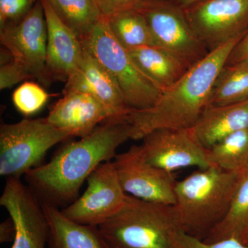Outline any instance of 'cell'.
<instances>
[{
	"mask_svg": "<svg viewBox=\"0 0 248 248\" xmlns=\"http://www.w3.org/2000/svg\"><path fill=\"white\" fill-rule=\"evenodd\" d=\"M131 132L128 116L107 121L88 136L65 145L46 164L29 171V187L42 203L58 208L73 203L90 174L114 159L117 148L131 140Z\"/></svg>",
	"mask_w": 248,
	"mask_h": 248,
	"instance_id": "6da1fadb",
	"label": "cell"
},
{
	"mask_svg": "<svg viewBox=\"0 0 248 248\" xmlns=\"http://www.w3.org/2000/svg\"><path fill=\"white\" fill-rule=\"evenodd\" d=\"M244 37L210 51L175 84L162 91L153 107L130 111L128 120L131 125V140H142L159 129L192 128L209 105L217 76Z\"/></svg>",
	"mask_w": 248,
	"mask_h": 248,
	"instance_id": "7a4b0ae2",
	"label": "cell"
},
{
	"mask_svg": "<svg viewBox=\"0 0 248 248\" xmlns=\"http://www.w3.org/2000/svg\"><path fill=\"white\" fill-rule=\"evenodd\" d=\"M243 178L212 166L177 182L173 207L180 229L205 239L226 216Z\"/></svg>",
	"mask_w": 248,
	"mask_h": 248,
	"instance_id": "3957f363",
	"label": "cell"
},
{
	"mask_svg": "<svg viewBox=\"0 0 248 248\" xmlns=\"http://www.w3.org/2000/svg\"><path fill=\"white\" fill-rule=\"evenodd\" d=\"M98 227L110 248H173L180 229L173 205L128 195L123 208Z\"/></svg>",
	"mask_w": 248,
	"mask_h": 248,
	"instance_id": "277c9868",
	"label": "cell"
},
{
	"mask_svg": "<svg viewBox=\"0 0 248 248\" xmlns=\"http://www.w3.org/2000/svg\"><path fill=\"white\" fill-rule=\"evenodd\" d=\"M84 47L113 76L131 110H145L157 102L161 91L138 68L128 50L116 39L103 17L82 42Z\"/></svg>",
	"mask_w": 248,
	"mask_h": 248,
	"instance_id": "5b68a950",
	"label": "cell"
},
{
	"mask_svg": "<svg viewBox=\"0 0 248 248\" xmlns=\"http://www.w3.org/2000/svg\"><path fill=\"white\" fill-rule=\"evenodd\" d=\"M69 135L46 118L4 124L0 128V175L20 178L40 166L47 152Z\"/></svg>",
	"mask_w": 248,
	"mask_h": 248,
	"instance_id": "8992f818",
	"label": "cell"
},
{
	"mask_svg": "<svg viewBox=\"0 0 248 248\" xmlns=\"http://www.w3.org/2000/svg\"><path fill=\"white\" fill-rule=\"evenodd\" d=\"M140 11L146 18L155 45L175 55L189 68L210 53L192 30L184 9L170 0H150Z\"/></svg>",
	"mask_w": 248,
	"mask_h": 248,
	"instance_id": "52a82bcc",
	"label": "cell"
},
{
	"mask_svg": "<svg viewBox=\"0 0 248 248\" xmlns=\"http://www.w3.org/2000/svg\"><path fill=\"white\" fill-rule=\"evenodd\" d=\"M184 11L209 52L248 32V0H200Z\"/></svg>",
	"mask_w": 248,
	"mask_h": 248,
	"instance_id": "ba28073f",
	"label": "cell"
},
{
	"mask_svg": "<svg viewBox=\"0 0 248 248\" xmlns=\"http://www.w3.org/2000/svg\"><path fill=\"white\" fill-rule=\"evenodd\" d=\"M86 181L84 194L61 211L77 223L99 226L123 208L128 195L121 185L113 161L99 165Z\"/></svg>",
	"mask_w": 248,
	"mask_h": 248,
	"instance_id": "9c48e42d",
	"label": "cell"
},
{
	"mask_svg": "<svg viewBox=\"0 0 248 248\" xmlns=\"http://www.w3.org/2000/svg\"><path fill=\"white\" fill-rule=\"evenodd\" d=\"M0 42L32 78L47 85V27L42 0L22 19L0 28Z\"/></svg>",
	"mask_w": 248,
	"mask_h": 248,
	"instance_id": "30bf717a",
	"label": "cell"
},
{
	"mask_svg": "<svg viewBox=\"0 0 248 248\" xmlns=\"http://www.w3.org/2000/svg\"><path fill=\"white\" fill-rule=\"evenodd\" d=\"M113 163L127 195L151 203L174 205L177 182L172 173L148 162L141 145L116 155Z\"/></svg>",
	"mask_w": 248,
	"mask_h": 248,
	"instance_id": "8fae6325",
	"label": "cell"
},
{
	"mask_svg": "<svg viewBox=\"0 0 248 248\" xmlns=\"http://www.w3.org/2000/svg\"><path fill=\"white\" fill-rule=\"evenodd\" d=\"M0 205L16 224V237L11 248L48 247L49 223L43 205L20 178H6Z\"/></svg>",
	"mask_w": 248,
	"mask_h": 248,
	"instance_id": "7c38bea8",
	"label": "cell"
},
{
	"mask_svg": "<svg viewBox=\"0 0 248 248\" xmlns=\"http://www.w3.org/2000/svg\"><path fill=\"white\" fill-rule=\"evenodd\" d=\"M142 140L147 161L167 172L211 166L208 149L201 144L190 128L159 129L148 133Z\"/></svg>",
	"mask_w": 248,
	"mask_h": 248,
	"instance_id": "4fadbf2b",
	"label": "cell"
},
{
	"mask_svg": "<svg viewBox=\"0 0 248 248\" xmlns=\"http://www.w3.org/2000/svg\"><path fill=\"white\" fill-rule=\"evenodd\" d=\"M91 94L110 111L115 119L127 117L129 108L120 85L92 54L84 48L79 66L66 81L64 91Z\"/></svg>",
	"mask_w": 248,
	"mask_h": 248,
	"instance_id": "5bb4252c",
	"label": "cell"
},
{
	"mask_svg": "<svg viewBox=\"0 0 248 248\" xmlns=\"http://www.w3.org/2000/svg\"><path fill=\"white\" fill-rule=\"evenodd\" d=\"M114 118L107 108L91 94L80 91H63L46 120L71 137L80 138L92 133L98 125ZM119 119V118H118Z\"/></svg>",
	"mask_w": 248,
	"mask_h": 248,
	"instance_id": "9a60e30c",
	"label": "cell"
},
{
	"mask_svg": "<svg viewBox=\"0 0 248 248\" xmlns=\"http://www.w3.org/2000/svg\"><path fill=\"white\" fill-rule=\"evenodd\" d=\"M46 22V69L49 81L66 82L82 58V42L58 17L47 0H42Z\"/></svg>",
	"mask_w": 248,
	"mask_h": 248,
	"instance_id": "2e32d148",
	"label": "cell"
},
{
	"mask_svg": "<svg viewBox=\"0 0 248 248\" xmlns=\"http://www.w3.org/2000/svg\"><path fill=\"white\" fill-rule=\"evenodd\" d=\"M248 128V100L228 105H208L191 128L206 149L227 137Z\"/></svg>",
	"mask_w": 248,
	"mask_h": 248,
	"instance_id": "e0dca14e",
	"label": "cell"
},
{
	"mask_svg": "<svg viewBox=\"0 0 248 248\" xmlns=\"http://www.w3.org/2000/svg\"><path fill=\"white\" fill-rule=\"evenodd\" d=\"M48 218V248H110L99 227L67 218L58 207L42 203Z\"/></svg>",
	"mask_w": 248,
	"mask_h": 248,
	"instance_id": "ac0fdd59",
	"label": "cell"
},
{
	"mask_svg": "<svg viewBox=\"0 0 248 248\" xmlns=\"http://www.w3.org/2000/svg\"><path fill=\"white\" fill-rule=\"evenodd\" d=\"M128 52L135 64L161 91L171 87L190 69L181 59L157 46H144Z\"/></svg>",
	"mask_w": 248,
	"mask_h": 248,
	"instance_id": "d6986e66",
	"label": "cell"
},
{
	"mask_svg": "<svg viewBox=\"0 0 248 248\" xmlns=\"http://www.w3.org/2000/svg\"><path fill=\"white\" fill-rule=\"evenodd\" d=\"M248 237V174L241 179L226 216L203 239L210 243L235 239L246 244Z\"/></svg>",
	"mask_w": 248,
	"mask_h": 248,
	"instance_id": "ffe728a7",
	"label": "cell"
},
{
	"mask_svg": "<svg viewBox=\"0 0 248 248\" xmlns=\"http://www.w3.org/2000/svg\"><path fill=\"white\" fill-rule=\"evenodd\" d=\"M54 12L79 39L86 40L104 16L95 0H47Z\"/></svg>",
	"mask_w": 248,
	"mask_h": 248,
	"instance_id": "44dd1931",
	"label": "cell"
},
{
	"mask_svg": "<svg viewBox=\"0 0 248 248\" xmlns=\"http://www.w3.org/2000/svg\"><path fill=\"white\" fill-rule=\"evenodd\" d=\"M248 100V60L226 64L217 76L209 105H228Z\"/></svg>",
	"mask_w": 248,
	"mask_h": 248,
	"instance_id": "7402d4cb",
	"label": "cell"
},
{
	"mask_svg": "<svg viewBox=\"0 0 248 248\" xmlns=\"http://www.w3.org/2000/svg\"><path fill=\"white\" fill-rule=\"evenodd\" d=\"M208 151L211 166L241 177L248 174V128L232 134Z\"/></svg>",
	"mask_w": 248,
	"mask_h": 248,
	"instance_id": "603a6c76",
	"label": "cell"
},
{
	"mask_svg": "<svg viewBox=\"0 0 248 248\" xmlns=\"http://www.w3.org/2000/svg\"><path fill=\"white\" fill-rule=\"evenodd\" d=\"M108 19L116 39L127 50L156 46L146 18L140 11H123Z\"/></svg>",
	"mask_w": 248,
	"mask_h": 248,
	"instance_id": "cb8c5ba5",
	"label": "cell"
},
{
	"mask_svg": "<svg viewBox=\"0 0 248 248\" xmlns=\"http://www.w3.org/2000/svg\"><path fill=\"white\" fill-rule=\"evenodd\" d=\"M46 91L37 83L25 81L15 90L12 95L14 107L20 113L30 116L42 110L48 102Z\"/></svg>",
	"mask_w": 248,
	"mask_h": 248,
	"instance_id": "d4e9b609",
	"label": "cell"
},
{
	"mask_svg": "<svg viewBox=\"0 0 248 248\" xmlns=\"http://www.w3.org/2000/svg\"><path fill=\"white\" fill-rule=\"evenodd\" d=\"M173 248H248V245L235 239L205 242L203 239L178 230L173 234Z\"/></svg>",
	"mask_w": 248,
	"mask_h": 248,
	"instance_id": "484cf974",
	"label": "cell"
},
{
	"mask_svg": "<svg viewBox=\"0 0 248 248\" xmlns=\"http://www.w3.org/2000/svg\"><path fill=\"white\" fill-rule=\"evenodd\" d=\"M39 0H0V28L24 17Z\"/></svg>",
	"mask_w": 248,
	"mask_h": 248,
	"instance_id": "4316f807",
	"label": "cell"
},
{
	"mask_svg": "<svg viewBox=\"0 0 248 248\" xmlns=\"http://www.w3.org/2000/svg\"><path fill=\"white\" fill-rule=\"evenodd\" d=\"M32 75L22 63L12 60L0 68V89H10L13 86L28 79H31Z\"/></svg>",
	"mask_w": 248,
	"mask_h": 248,
	"instance_id": "83f0119b",
	"label": "cell"
},
{
	"mask_svg": "<svg viewBox=\"0 0 248 248\" xmlns=\"http://www.w3.org/2000/svg\"><path fill=\"white\" fill-rule=\"evenodd\" d=\"M150 0H95L102 16L108 18L130 10L140 11Z\"/></svg>",
	"mask_w": 248,
	"mask_h": 248,
	"instance_id": "f1b7e54d",
	"label": "cell"
},
{
	"mask_svg": "<svg viewBox=\"0 0 248 248\" xmlns=\"http://www.w3.org/2000/svg\"><path fill=\"white\" fill-rule=\"evenodd\" d=\"M245 60H248V32L233 49L226 64H232Z\"/></svg>",
	"mask_w": 248,
	"mask_h": 248,
	"instance_id": "f546056e",
	"label": "cell"
},
{
	"mask_svg": "<svg viewBox=\"0 0 248 248\" xmlns=\"http://www.w3.org/2000/svg\"><path fill=\"white\" fill-rule=\"evenodd\" d=\"M16 235V227L11 217L1 222L0 224V243L13 242Z\"/></svg>",
	"mask_w": 248,
	"mask_h": 248,
	"instance_id": "4dcf8cb0",
	"label": "cell"
},
{
	"mask_svg": "<svg viewBox=\"0 0 248 248\" xmlns=\"http://www.w3.org/2000/svg\"><path fill=\"white\" fill-rule=\"evenodd\" d=\"M170 1L180 7L181 9L184 10L200 0H170Z\"/></svg>",
	"mask_w": 248,
	"mask_h": 248,
	"instance_id": "1f68e13d",
	"label": "cell"
},
{
	"mask_svg": "<svg viewBox=\"0 0 248 248\" xmlns=\"http://www.w3.org/2000/svg\"><path fill=\"white\" fill-rule=\"evenodd\" d=\"M246 244L248 245V239H247V241H246Z\"/></svg>",
	"mask_w": 248,
	"mask_h": 248,
	"instance_id": "d6a6232c",
	"label": "cell"
}]
</instances>
